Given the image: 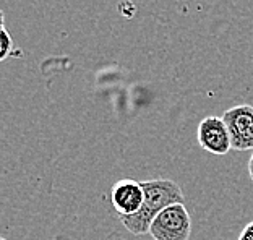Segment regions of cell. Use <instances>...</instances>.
<instances>
[{"label": "cell", "mask_w": 253, "mask_h": 240, "mask_svg": "<svg viewBox=\"0 0 253 240\" xmlns=\"http://www.w3.org/2000/svg\"><path fill=\"white\" fill-rule=\"evenodd\" d=\"M0 60H5L8 59V57L13 54V38L10 36V33L7 30V26H5V21H3V13H2V39H0Z\"/></svg>", "instance_id": "6"}, {"label": "cell", "mask_w": 253, "mask_h": 240, "mask_svg": "<svg viewBox=\"0 0 253 240\" xmlns=\"http://www.w3.org/2000/svg\"><path fill=\"white\" fill-rule=\"evenodd\" d=\"M192 234V219L185 204H172L163 209L153 221L149 236L154 240H188Z\"/></svg>", "instance_id": "2"}, {"label": "cell", "mask_w": 253, "mask_h": 240, "mask_svg": "<svg viewBox=\"0 0 253 240\" xmlns=\"http://www.w3.org/2000/svg\"><path fill=\"white\" fill-rule=\"evenodd\" d=\"M239 240H253V222H250V224H247L244 227L242 234L239 236Z\"/></svg>", "instance_id": "7"}, {"label": "cell", "mask_w": 253, "mask_h": 240, "mask_svg": "<svg viewBox=\"0 0 253 240\" xmlns=\"http://www.w3.org/2000/svg\"><path fill=\"white\" fill-rule=\"evenodd\" d=\"M222 120L231 133L232 150H253V106L239 104L222 114Z\"/></svg>", "instance_id": "3"}, {"label": "cell", "mask_w": 253, "mask_h": 240, "mask_svg": "<svg viewBox=\"0 0 253 240\" xmlns=\"http://www.w3.org/2000/svg\"><path fill=\"white\" fill-rule=\"evenodd\" d=\"M111 201L117 216L136 214L145 204V190L141 182L133 179H122L112 185Z\"/></svg>", "instance_id": "5"}, {"label": "cell", "mask_w": 253, "mask_h": 240, "mask_svg": "<svg viewBox=\"0 0 253 240\" xmlns=\"http://www.w3.org/2000/svg\"><path fill=\"white\" fill-rule=\"evenodd\" d=\"M145 190V204L136 214L131 216H119L120 222L125 229L133 236H145L149 234L153 221L163 209L172 206V204L183 203L185 195L179 184L170 179H154L141 182Z\"/></svg>", "instance_id": "1"}, {"label": "cell", "mask_w": 253, "mask_h": 240, "mask_svg": "<svg viewBox=\"0 0 253 240\" xmlns=\"http://www.w3.org/2000/svg\"><path fill=\"white\" fill-rule=\"evenodd\" d=\"M197 138L205 151L216 154V156H224L232 150L231 133H229L222 117H205L198 125Z\"/></svg>", "instance_id": "4"}, {"label": "cell", "mask_w": 253, "mask_h": 240, "mask_svg": "<svg viewBox=\"0 0 253 240\" xmlns=\"http://www.w3.org/2000/svg\"><path fill=\"white\" fill-rule=\"evenodd\" d=\"M0 240H5V239H0Z\"/></svg>", "instance_id": "9"}, {"label": "cell", "mask_w": 253, "mask_h": 240, "mask_svg": "<svg viewBox=\"0 0 253 240\" xmlns=\"http://www.w3.org/2000/svg\"><path fill=\"white\" fill-rule=\"evenodd\" d=\"M249 174H250L252 180H253V154H252V158H250V161H249Z\"/></svg>", "instance_id": "8"}]
</instances>
